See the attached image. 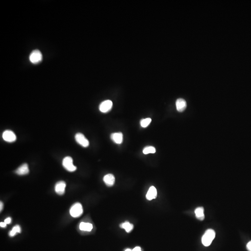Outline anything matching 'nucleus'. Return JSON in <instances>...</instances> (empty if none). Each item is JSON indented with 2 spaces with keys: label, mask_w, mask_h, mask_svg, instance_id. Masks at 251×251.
I'll list each match as a JSON object with an SVG mask.
<instances>
[{
  "label": "nucleus",
  "mask_w": 251,
  "mask_h": 251,
  "mask_svg": "<svg viewBox=\"0 0 251 251\" xmlns=\"http://www.w3.org/2000/svg\"><path fill=\"white\" fill-rule=\"evenodd\" d=\"M0 226L2 228H5L7 226V224L5 222H1L0 223Z\"/></svg>",
  "instance_id": "obj_22"
},
{
  "label": "nucleus",
  "mask_w": 251,
  "mask_h": 251,
  "mask_svg": "<svg viewBox=\"0 0 251 251\" xmlns=\"http://www.w3.org/2000/svg\"><path fill=\"white\" fill-rule=\"evenodd\" d=\"M125 251H132V250H131L130 249H127L125 250Z\"/></svg>",
  "instance_id": "obj_25"
},
{
  "label": "nucleus",
  "mask_w": 251,
  "mask_h": 251,
  "mask_svg": "<svg viewBox=\"0 0 251 251\" xmlns=\"http://www.w3.org/2000/svg\"><path fill=\"white\" fill-rule=\"evenodd\" d=\"M21 233V228L19 225H16L12 228L11 231L9 233V235L10 237H14L16 235V233Z\"/></svg>",
  "instance_id": "obj_17"
},
{
  "label": "nucleus",
  "mask_w": 251,
  "mask_h": 251,
  "mask_svg": "<svg viewBox=\"0 0 251 251\" xmlns=\"http://www.w3.org/2000/svg\"><path fill=\"white\" fill-rule=\"evenodd\" d=\"M113 107V102L110 100H106L101 103L99 110L101 112L106 113L111 110Z\"/></svg>",
  "instance_id": "obj_6"
},
{
  "label": "nucleus",
  "mask_w": 251,
  "mask_h": 251,
  "mask_svg": "<svg viewBox=\"0 0 251 251\" xmlns=\"http://www.w3.org/2000/svg\"><path fill=\"white\" fill-rule=\"evenodd\" d=\"M42 60V53L38 50H34L30 55V60L33 64H37Z\"/></svg>",
  "instance_id": "obj_4"
},
{
  "label": "nucleus",
  "mask_w": 251,
  "mask_h": 251,
  "mask_svg": "<svg viewBox=\"0 0 251 251\" xmlns=\"http://www.w3.org/2000/svg\"><path fill=\"white\" fill-rule=\"evenodd\" d=\"M203 207H199L196 208L195 210V215L196 218L200 221H203L205 218L204 213Z\"/></svg>",
  "instance_id": "obj_15"
},
{
  "label": "nucleus",
  "mask_w": 251,
  "mask_h": 251,
  "mask_svg": "<svg viewBox=\"0 0 251 251\" xmlns=\"http://www.w3.org/2000/svg\"><path fill=\"white\" fill-rule=\"evenodd\" d=\"M11 218L10 217H8V218H6V219H5L4 222L6 223L7 224H9L11 223Z\"/></svg>",
  "instance_id": "obj_20"
},
{
  "label": "nucleus",
  "mask_w": 251,
  "mask_h": 251,
  "mask_svg": "<svg viewBox=\"0 0 251 251\" xmlns=\"http://www.w3.org/2000/svg\"><path fill=\"white\" fill-rule=\"evenodd\" d=\"M3 203H2V202L1 201V202H0V211H2V209H3Z\"/></svg>",
  "instance_id": "obj_24"
},
{
  "label": "nucleus",
  "mask_w": 251,
  "mask_h": 251,
  "mask_svg": "<svg viewBox=\"0 0 251 251\" xmlns=\"http://www.w3.org/2000/svg\"><path fill=\"white\" fill-rule=\"evenodd\" d=\"M111 138L115 143L121 144L123 142V135L122 133H114L111 135Z\"/></svg>",
  "instance_id": "obj_11"
},
{
  "label": "nucleus",
  "mask_w": 251,
  "mask_h": 251,
  "mask_svg": "<svg viewBox=\"0 0 251 251\" xmlns=\"http://www.w3.org/2000/svg\"><path fill=\"white\" fill-rule=\"evenodd\" d=\"M66 183L63 181L58 182L55 185V191L57 194L62 195L64 194L66 188Z\"/></svg>",
  "instance_id": "obj_8"
},
{
  "label": "nucleus",
  "mask_w": 251,
  "mask_h": 251,
  "mask_svg": "<svg viewBox=\"0 0 251 251\" xmlns=\"http://www.w3.org/2000/svg\"><path fill=\"white\" fill-rule=\"evenodd\" d=\"M93 228V225L90 223L82 222L79 225L80 230L83 231L90 232Z\"/></svg>",
  "instance_id": "obj_14"
},
{
  "label": "nucleus",
  "mask_w": 251,
  "mask_h": 251,
  "mask_svg": "<svg viewBox=\"0 0 251 251\" xmlns=\"http://www.w3.org/2000/svg\"><path fill=\"white\" fill-rule=\"evenodd\" d=\"M157 190L154 186H151L146 194V198L149 201L155 199L157 197Z\"/></svg>",
  "instance_id": "obj_12"
},
{
  "label": "nucleus",
  "mask_w": 251,
  "mask_h": 251,
  "mask_svg": "<svg viewBox=\"0 0 251 251\" xmlns=\"http://www.w3.org/2000/svg\"><path fill=\"white\" fill-rule=\"evenodd\" d=\"M62 165L67 170L70 172L75 171L77 169L76 166L73 164L72 158L70 156H67L63 160Z\"/></svg>",
  "instance_id": "obj_3"
},
{
  "label": "nucleus",
  "mask_w": 251,
  "mask_h": 251,
  "mask_svg": "<svg viewBox=\"0 0 251 251\" xmlns=\"http://www.w3.org/2000/svg\"><path fill=\"white\" fill-rule=\"evenodd\" d=\"M246 248L248 251H251V241L246 245Z\"/></svg>",
  "instance_id": "obj_21"
},
{
  "label": "nucleus",
  "mask_w": 251,
  "mask_h": 251,
  "mask_svg": "<svg viewBox=\"0 0 251 251\" xmlns=\"http://www.w3.org/2000/svg\"><path fill=\"white\" fill-rule=\"evenodd\" d=\"M186 102L183 99L180 98L177 99L176 102V107L178 111L182 112L185 110L186 108Z\"/></svg>",
  "instance_id": "obj_10"
},
{
  "label": "nucleus",
  "mask_w": 251,
  "mask_h": 251,
  "mask_svg": "<svg viewBox=\"0 0 251 251\" xmlns=\"http://www.w3.org/2000/svg\"><path fill=\"white\" fill-rule=\"evenodd\" d=\"M132 251H141V247L137 246V247H135V248H133L132 250Z\"/></svg>",
  "instance_id": "obj_23"
},
{
  "label": "nucleus",
  "mask_w": 251,
  "mask_h": 251,
  "mask_svg": "<svg viewBox=\"0 0 251 251\" xmlns=\"http://www.w3.org/2000/svg\"><path fill=\"white\" fill-rule=\"evenodd\" d=\"M2 138L8 142H13L16 141V136L13 132L7 130L2 133Z\"/></svg>",
  "instance_id": "obj_7"
},
{
  "label": "nucleus",
  "mask_w": 251,
  "mask_h": 251,
  "mask_svg": "<svg viewBox=\"0 0 251 251\" xmlns=\"http://www.w3.org/2000/svg\"><path fill=\"white\" fill-rule=\"evenodd\" d=\"M152 119L150 118H145L142 119L140 122L141 126L142 128H145L149 126V125L151 122Z\"/></svg>",
  "instance_id": "obj_19"
},
{
  "label": "nucleus",
  "mask_w": 251,
  "mask_h": 251,
  "mask_svg": "<svg viewBox=\"0 0 251 251\" xmlns=\"http://www.w3.org/2000/svg\"><path fill=\"white\" fill-rule=\"evenodd\" d=\"M215 237V232L213 229H209L206 230L203 236L202 237V243L204 246H208L210 245Z\"/></svg>",
  "instance_id": "obj_1"
},
{
  "label": "nucleus",
  "mask_w": 251,
  "mask_h": 251,
  "mask_svg": "<svg viewBox=\"0 0 251 251\" xmlns=\"http://www.w3.org/2000/svg\"><path fill=\"white\" fill-rule=\"evenodd\" d=\"M82 213V206L80 203H76L74 204L70 209V214L74 218L80 217Z\"/></svg>",
  "instance_id": "obj_2"
},
{
  "label": "nucleus",
  "mask_w": 251,
  "mask_h": 251,
  "mask_svg": "<svg viewBox=\"0 0 251 251\" xmlns=\"http://www.w3.org/2000/svg\"><path fill=\"white\" fill-rule=\"evenodd\" d=\"M75 139L76 141L84 148H87L89 146L90 142L89 140L85 136L81 133H78L75 134Z\"/></svg>",
  "instance_id": "obj_5"
},
{
  "label": "nucleus",
  "mask_w": 251,
  "mask_h": 251,
  "mask_svg": "<svg viewBox=\"0 0 251 251\" xmlns=\"http://www.w3.org/2000/svg\"><path fill=\"white\" fill-rule=\"evenodd\" d=\"M120 227L124 229L127 233H129L133 229V225L129 222L126 221L122 223L120 225Z\"/></svg>",
  "instance_id": "obj_16"
},
{
  "label": "nucleus",
  "mask_w": 251,
  "mask_h": 251,
  "mask_svg": "<svg viewBox=\"0 0 251 251\" xmlns=\"http://www.w3.org/2000/svg\"><path fill=\"white\" fill-rule=\"evenodd\" d=\"M155 152H156V149L154 147L152 146H146L143 150V153L145 154L154 153Z\"/></svg>",
  "instance_id": "obj_18"
},
{
  "label": "nucleus",
  "mask_w": 251,
  "mask_h": 251,
  "mask_svg": "<svg viewBox=\"0 0 251 251\" xmlns=\"http://www.w3.org/2000/svg\"><path fill=\"white\" fill-rule=\"evenodd\" d=\"M30 172L29 166L26 163L23 164L15 170V173L19 175H24L28 174Z\"/></svg>",
  "instance_id": "obj_9"
},
{
  "label": "nucleus",
  "mask_w": 251,
  "mask_h": 251,
  "mask_svg": "<svg viewBox=\"0 0 251 251\" xmlns=\"http://www.w3.org/2000/svg\"><path fill=\"white\" fill-rule=\"evenodd\" d=\"M103 181L108 186H113L115 183V177L112 174L109 173L104 177Z\"/></svg>",
  "instance_id": "obj_13"
}]
</instances>
